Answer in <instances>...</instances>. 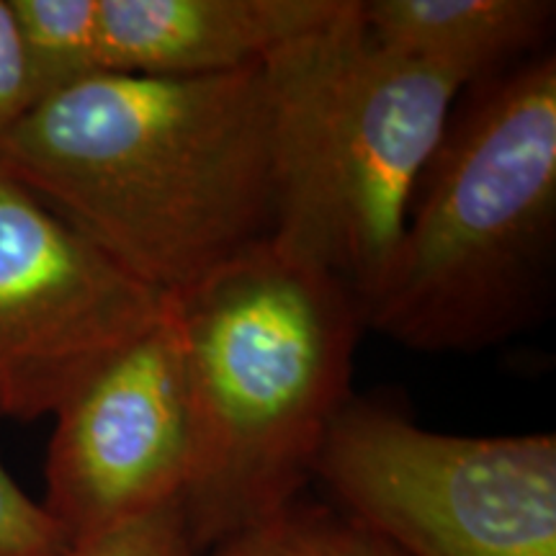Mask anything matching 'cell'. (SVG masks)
<instances>
[{"instance_id": "12", "label": "cell", "mask_w": 556, "mask_h": 556, "mask_svg": "<svg viewBox=\"0 0 556 556\" xmlns=\"http://www.w3.org/2000/svg\"><path fill=\"white\" fill-rule=\"evenodd\" d=\"M65 556H201L186 526L184 503H168L99 536L70 544Z\"/></svg>"}, {"instance_id": "5", "label": "cell", "mask_w": 556, "mask_h": 556, "mask_svg": "<svg viewBox=\"0 0 556 556\" xmlns=\"http://www.w3.org/2000/svg\"><path fill=\"white\" fill-rule=\"evenodd\" d=\"M312 482L405 556H556L552 433H435L351 400Z\"/></svg>"}, {"instance_id": "4", "label": "cell", "mask_w": 556, "mask_h": 556, "mask_svg": "<svg viewBox=\"0 0 556 556\" xmlns=\"http://www.w3.org/2000/svg\"><path fill=\"white\" fill-rule=\"evenodd\" d=\"M270 106V245L358 299L384 289L415 189L467 90L381 41L343 0L263 62Z\"/></svg>"}, {"instance_id": "8", "label": "cell", "mask_w": 556, "mask_h": 556, "mask_svg": "<svg viewBox=\"0 0 556 556\" xmlns=\"http://www.w3.org/2000/svg\"><path fill=\"white\" fill-rule=\"evenodd\" d=\"M343 0H99L101 70L206 78L263 65Z\"/></svg>"}, {"instance_id": "3", "label": "cell", "mask_w": 556, "mask_h": 556, "mask_svg": "<svg viewBox=\"0 0 556 556\" xmlns=\"http://www.w3.org/2000/svg\"><path fill=\"white\" fill-rule=\"evenodd\" d=\"M366 328L426 353L505 343L544 317L556 248V60L464 90Z\"/></svg>"}, {"instance_id": "13", "label": "cell", "mask_w": 556, "mask_h": 556, "mask_svg": "<svg viewBox=\"0 0 556 556\" xmlns=\"http://www.w3.org/2000/svg\"><path fill=\"white\" fill-rule=\"evenodd\" d=\"M70 541L45 505L0 464V556H65Z\"/></svg>"}, {"instance_id": "14", "label": "cell", "mask_w": 556, "mask_h": 556, "mask_svg": "<svg viewBox=\"0 0 556 556\" xmlns=\"http://www.w3.org/2000/svg\"><path fill=\"white\" fill-rule=\"evenodd\" d=\"M37 106L29 65L9 0H0V137Z\"/></svg>"}, {"instance_id": "6", "label": "cell", "mask_w": 556, "mask_h": 556, "mask_svg": "<svg viewBox=\"0 0 556 556\" xmlns=\"http://www.w3.org/2000/svg\"><path fill=\"white\" fill-rule=\"evenodd\" d=\"M170 307L0 165V417L54 415Z\"/></svg>"}, {"instance_id": "11", "label": "cell", "mask_w": 556, "mask_h": 556, "mask_svg": "<svg viewBox=\"0 0 556 556\" xmlns=\"http://www.w3.org/2000/svg\"><path fill=\"white\" fill-rule=\"evenodd\" d=\"M204 556H405L345 516L336 505L307 500L281 507L261 523L235 533Z\"/></svg>"}, {"instance_id": "1", "label": "cell", "mask_w": 556, "mask_h": 556, "mask_svg": "<svg viewBox=\"0 0 556 556\" xmlns=\"http://www.w3.org/2000/svg\"><path fill=\"white\" fill-rule=\"evenodd\" d=\"M0 165L170 299L274 232L263 65L206 78L96 75L13 124Z\"/></svg>"}, {"instance_id": "2", "label": "cell", "mask_w": 556, "mask_h": 556, "mask_svg": "<svg viewBox=\"0 0 556 556\" xmlns=\"http://www.w3.org/2000/svg\"><path fill=\"white\" fill-rule=\"evenodd\" d=\"M189 402L184 513L204 556L302 497L351 402L364 307L323 270L253 248L173 296Z\"/></svg>"}, {"instance_id": "10", "label": "cell", "mask_w": 556, "mask_h": 556, "mask_svg": "<svg viewBox=\"0 0 556 556\" xmlns=\"http://www.w3.org/2000/svg\"><path fill=\"white\" fill-rule=\"evenodd\" d=\"M37 103L103 75L99 0H9Z\"/></svg>"}, {"instance_id": "9", "label": "cell", "mask_w": 556, "mask_h": 556, "mask_svg": "<svg viewBox=\"0 0 556 556\" xmlns=\"http://www.w3.org/2000/svg\"><path fill=\"white\" fill-rule=\"evenodd\" d=\"M552 0H368L366 24L381 41L454 73L464 86L505 73L552 29Z\"/></svg>"}, {"instance_id": "7", "label": "cell", "mask_w": 556, "mask_h": 556, "mask_svg": "<svg viewBox=\"0 0 556 556\" xmlns=\"http://www.w3.org/2000/svg\"><path fill=\"white\" fill-rule=\"evenodd\" d=\"M54 420L41 505L70 544L184 500L191 428L173 307L88 379Z\"/></svg>"}]
</instances>
